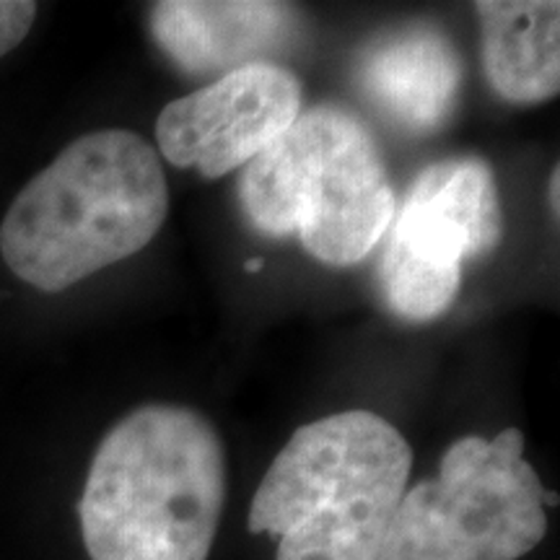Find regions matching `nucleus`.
Instances as JSON below:
<instances>
[{
    "mask_svg": "<svg viewBox=\"0 0 560 560\" xmlns=\"http://www.w3.org/2000/svg\"><path fill=\"white\" fill-rule=\"evenodd\" d=\"M226 499L219 431L198 410L143 405L109 429L79 501L89 560H208Z\"/></svg>",
    "mask_w": 560,
    "mask_h": 560,
    "instance_id": "obj_1",
    "label": "nucleus"
},
{
    "mask_svg": "<svg viewBox=\"0 0 560 560\" xmlns=\"http://www.w3.org/2000/svg\"><path fill=\"white\" fill-rule=\"evenodd\" d=\"M166 213L170 185L149 140L86 132L11 202L0 255L32 289L60 293L143 249Z\"/></svg>",
    "mask_w": 560,
    "mask_h": 560,
    "instance_id": "obj_2",
    "label": "nucleus"
},
{
    "mask_svg": "<svg viewBox=\"0 0 560 560\" xmlns=\"http://www.w3.org/2000/svg\"><path fill=\"white\" fill-rule=\"evenodd\" d=\"M410 467V444L376 412L314 420L272 459L247 527L276 537V560H380Z\"/></svg>",
    "mask_w": 560,
    "mask_h": 560,
    "instance_id": "obj_3",
    "label": "nucleus"
},
{
    "mask_svg": "<svg viewBox=\"0 0 560 560\" xmlns=\"http://www.w3.org/2000/svg\"><path fill=\"white\" fill-rule=\"evenodd\" d=\"M240 200L252 226L299 236L314 260L361 262L395 219L387 166L359 117L312 107L244 166Z\"/></svg>",
    "mask_w": 560,
    "mask_h": 560,
    "instance_id": "obj_4",
    "label": "nucleus"
},
{
    "mask_svg": "<svg viewBox=\"0 0 560 560\" xmlns=\"http://www.w3.org/2000/svg\"><path fill=\"white\" fill-rule=\"evenodd\" d=\"M542 490L520 429L454 441L436 478L405 490L380 560H520L548 532Z\"/></svg>",
    "mask_w": 560,
    "mask_h": 560,
    "instance_id": "obj_5",
    "label": "nucleus"
},
{
    "mask_svg": "<svg viewBox=\"0 0 560 560\" xmlns=\"http://www.w3.org/2000/svg\"><path fill=\"white\" fill-rule=\"evenodd\" d=\"M380 268L389 310L412 322L436 319L462 285V265L501 242L503 213L493 174L480 159L433 164L392 219Z\"/></svg>",
    "mask_w": 560,
    "mask_h": 560,
    "instance_id": "obj_6",
    "label": "nucleus"
},
{
    "mask_svg": "<svg viewBox=\"0 0 560 560\" xmlns=\"http://www.w3.org/2000/svg\"><path fill=\"white\" fill-rule=\"evenodd\" d=\"M299 115V79L262 60L166 104L156 120V143L174 166L219 179L260 156Z\"/></svg>",
    "mask_w": 560,
    "mask_h": 560,
    "instance_id": "obj_7",
    "label": "nucleus"
},
{
    "mask_svg": "<svg viewBox=\"0 0 560 560\" xmlns=\"http://www.w3.org/2000/svg\"><path fill=\"white\" fill-rule=\"evenodd\" d=\"M296 13L260 0H164L151 9L156 45L190 73H215L262 62L293 37Z\"/></svg>",
    "mask_w": 560,
    "mask_h": 560,
    "instance_id": "obj_8",
    "label": "nucleus"
},
{
    "mask_svg": "<svg viewBox=\"0 0 560 560\" xmlns=\"http://www.w3.org/2000/svg\"><path fill=\"white\" fill-rule=\"evenodd\" d=\"M363 96L405 130L431 132L446 122L462 86L459 55L446 34L418 24L369 47L359 68Z\"/></svg>",
    "mask_w": 560,
    "mask_h": 560,
    "instance_id": "obj_9",
    "label": "nucleus"
},
{
    "mask_svg": "<svg viewBox=\"0 0 560 560\" xmlns=\"http://www.w3.org/2000/svg\"><path fill=\"white\" fill-rule=\"evenodd\" d=\"M482 66L490 86L514 104H542L560 89V3L482 0Z\"/></svg>",
    "mask_w": 560,
    "mask_h": 560,
    "instance_id": "obj_10",
    "label": "nucleus"
},
{
    "mask_svg": "<svg viewBox=\"0 0 560 560\" xmlns=\"http://www.w3.org/2000/svg\"><path fill=\"white\" fill-rule=\"evenodd\" d=\"M37 19V3L30 0H0V58L16 50Z\"/></svg>",
    "mask_w": 560,
    "mask_h": 560,
    "instance_id": "obj_11",
    "label": "nucleus"
},
{
    "mask_svg": "<svg viewBox=\"0 0 560 560\" xmlns=\"http://www.w3.org/2000/svg\"><path fill=\"white\" fill-rule=\"evenodd\" d=\"M558 185H560V172H558V166H552V174H550V187H548V206H550V210H552V215H558V210H560Z\"/></svg>",
    "mask_w": 560,
    "mask_h": 560,
    "instance_id": "obj_12",
    "label": "nucleus"
},
{
    "mask_svg": "<svg viewBox=\"0 0 560 560\" xmlns=\"http://www.w3.org/2000/svg\"><path fill=\"white\" fill-rule=\"evenodd\" d=\"M262 260H257V257H252V260L244 265V270H249V272H257V270H262Z\"/></svg>",
    "mask_w": 560,
    "mask_h": 560,
    "instance_id": "obj_13",
    "label": "nucleus"
}]
</instances>
